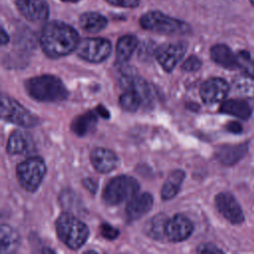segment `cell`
<instances>
[{"instance_id": "1", "label": "cell", "mask_w": 254, "mask_h": 254, "mask_svg": "<svg viewBox=\"0 0 254 254\" xmlns=\"http://www.w3.org/2000/svg\"><path fill=\"white\" fill-rule=\"evenodd\" d=\"M78 44L79 37L76 30L61 21L49 22L40 35L41 48L52 59L67 56L76 50Z\"/></svg>"}, {"instance_id": "2", "label": "cell", "mask_w": 254, "mask_h": 254, "mask_svg": "<svg viewBox=\"0 0 254 254\" xmlns=\"http://www.w3.org/2000/svg\"><path fill=\"white\" fill-rule=\"evenodd\" d=\"M28 94L42 102H59L67 97V89L57 76L43 74L29 78L25 83Z\"/></svg>"}, {"instance_id": "3", "label": "cell", "mask_w": 254, "mask_h": 254, "mask_svg": "<svg viewBox=\"0 0 254 254\" xmlns=\"http://www.w3.org/2000/svg\"><path fill=\"white\" fill-rule=\"evenodd\" d=\"M56 230L60 240L70 249L81 247L88 238V227L76 216L62 213L56 220Z\"/></svg>"}, {"instance_id": "4", "label": "cell", "mask_w": 254, "mask_h": 254, "mask_svg": "<svg viewBox=\"0 0 254 254\" xmlns=\"http://www.w3.org/2000/svg\"><path fill=\"white\" fill-rule=\"evenodd\" d=\"M143 29L164 35H186L190 27L184 21L170 17L159 11H149L140 18Z\"/></svg>"}, {"instance_id": "5", "label": "cell", "mask_w": 254, "mask_h": 254, "mask_svg": "<svg viewBox=\"0 0 254 254\" xmlns=\"http://www.w3.org/2000/svg\"><path fill=\"white\" fill-rule=\"evenodd\" d=\"M138 190L139 184L133 177L121 175L107 183L102 192V198L106 204L116 205L133 197Z\"/></svg>"}, {"instance_id": "6", "label": "cell", "mask_w": 254, "mask_h": 254, "mask_svg": "<svg viewBox=\"0 0 254 254\" xmlns=\"http://www.w3.org/2000/svg\"><path fill=\"white\" fill-rule=\"evenodd\" d=\"M46 164L39 157L29 158L17 166V178L23 189L27 191H35L41 185L45 174Z\"/></svg>"}, {"instance_id": "7", "label": "cell", "mask_w": 254, "mask_h": 254, "mask_svg": "<svg viewBox=\"0 0 254 254\" xmlns=\"http://www.w3.org/2000/svg\"><path fill=\"white\" fill-rule=\"evenodd\" d=\"M1 118L26 128L35 127L39 123L38 118L33 113L17 100L5 94L1 97Z\"/></svg>"}, {"instance_id": "8", "label": "cell", "mask_w": 254, "mask_h": 254, "mask_svg": "<svg viewBox=\"0 0 254 254\" xmlns=\"http://www.w3.org/2000/svg\"><path fill=\"white\" fill-rule=\"evenodd\" d=\"M76 53L80 59L97 64L109 57L111 43L103 38H85L79 41Z\"/></svg>"}, {"instance_id": "9", "label": "cell", "mask_w": 254, "mask_h": 254, "mask_svg": "<svg viewBox=\"0 0 254 254\" xmlns=\"http://www.w3.org/2000/svg\"><path fill=\"white\" fill-rule=\"evenodd\" d=\"M187 52V43H167L156 51V59L163 69L170 72L180 63Z\"/></svg>"}, {"instance_id": "10", "label": "cell", "mask_w": 254, "mask_h": 254, "mask_svg": "<svg viewBox=\"0 0 254 254\" xmlns=\"http://www.w3.org/2000/svg\"><path fill=\"white\" fill-rule=\"evenodd\" d=\"M217 210L233 224H239L244 220L243 211L236 198L229 192H219L214 199Z\"/></svg>"}, {"instance_id": "11", "label": "cell", "mask_w": 254, "mask_h": 254, "mask_svg": "<svg viewBox=\"0 0 254 254\" xmlns=\"http://www.w3.org/2000/svg\"><path fill=\"white\" fill-rule=\"evenodd\" d=\"M193 225L190 220L183 214H175L168 218L166 223V238L172 242L186 240L192 232Z\"/></svg>"}, {"instance_id": "12", "label": "cell", "mask_w": 254, "mask_h": 254, "mask_svg": "<svg viewBox=\"0 0 254 254\" xmlns=\"http://www.w3.org/2000/svg\"><path fill=\"white\" fill-rule=\"evenodd\" d=\"M229 91L228 83L218 77L205 80L199 89V94L202 101L206 104H213L223 100Z\"/></svg>"}, {"instance_id": "13", "label": "cell", "mask_w": 254, "mask_h": 254, "mask_svg": "<svg viewBox=\"0 0 254 254\" xmlns=\"http://www.w3.org/2000/svg\"><path fill=\"white\" fill-rule=\"evenodd\" d=\"M16 6L20 13L32 22L46 20L50 14L49 5L44 0H17Z\"/></svg>"}, {"instance_id": "14", "label": "cell", "mask_w": 254, "mask_h": 254, "mask_svg": "<svg viewBox=\"0 0 254 254\" xmlns=\"http://www.w3.org/2000/svg\"><path fill=\"white\" fill-rule=\"evenodd\" d=\"M90 161L93 168L99 173H109L115 170L120 161L117 155L105 148H95L90 154Z\"/></svg>"}, {"instance_id": "15", "label": "cell", "mask_w": 254, "mask_h": 254, "mask_svg": "<svg viewBox=\"0 0 254 254\" xmlns=\"http://www.w3.org/2000/svg\"><path fill=\"white\" fill-rule=\"evenodd\" d=\"M153 205V196L149 192L135 194L131 197L126 205L125 212L129 221L139 219L146 214Z\"/></svg>"}, {"instance_id": "16", "label": "cell", "mask_w": 254, "mask_h": 254, "mask_svg": "<svg viewBox=\"0 0 254 254\" xmlns=\"http://www.w3.org/2000/svg\"><path fill=\"white\" fill-rule=\"evenodd\" d=\"M210 57L214 63L225 67V68H236L239 66L237 56L223 44H217L211 47Z\"/></svg>"}, {"instance_id": "17", "label": "cell", "mask_w": 254, "mask_h": 254, "mask_svg": "<svg viewBox=\"0 0 254 254\" xmlns=\"http://www.w3.org/2000/svg\"><path fill=\"white\" fill-rule=\"evenodd\" d=\"M32 147V139L30 135L21 130H16L11 133L7 141V153L11 155L25 154Z\"/></svg>"}, {"instance_id": "18", "label": "cell", "mask_w": 254, "mask_h": 254, "mask_svg": "<svg viewBox=\"0 0 254 254\" xmlns=\"http://www.w3.org/2000/svg\"><path fill=\"white\" fill-rule=\"evenodd\" d=\"M247 152L246 144L239 145H224L216 151L217 160L226 166H231L237 163Z\"/></svg>"}, {"instance_id": "19", "label": "cell", "mask_w": 254, "mask_h": 254, "mask_svg": "<svg viewBox=\"0 0 254 254\" xmlns=\"http://www.w3.org/2000/svg\"><path fill=\"white\" fill-rule=\"evenodd\" d=\"M20 246L19 233L7 224L0 226V252L1 254H11L18 250Z\"/></svg>"}, {"instance_id": "20", "label": "cell", "mask_w": 254, "mask_h": 254, "mask_svg": "<svg viewBox=\"0 0 254 254\" xmlns=\"http://www.w3.org/2000/svg\"><path fill=\"white\" fill-rule=\"evenodd\" d=\"M96 114L97 112L95 110V111L85 112L75 117L70 124L71 131L77 136H85L88 133L92 132L97 123Z\"/></svg>"}, {"instance_id": "21", "label": "cell", "mask_w": 254, "mask_h": 254, "mask_svg": "<svg viewBox=\"0 0 254 254\" xmlns=\"http://www.w3.org/2000/svg\"><path fill=\"white\" fill-rule=\"evenodd\" d=\"M220 112L246 120L251 116L252 109L250 105L244 100L229 99L222 102L220 105Z\"/></svg>"}, {"instance_id": "22", "label": "cell", "mask_w": 254, "mask_h": 254, "mask_svg": "<svg viewBox=\"0 0 254 254\" xmlns=\"http://www.w3.org/2000/svg\"><path fill=\"white\" fill-rule=\"evenodd\" d=\"M79 26L87 33H98L107 26V19L97 12H85L79 17Z\"/></svg>"}, {"instance_id": "23", "label": "cell", "mask_w": 254, "mask_h": 254, "mask_svg": "<svg viewBox=\"0 0 254 254\" xmlns=\"http://www.w3.org/2000/svg\"><path fill=\"white\" fill-rule=\"evenodd\" d=\"M184 179H185L184 171L174 170L173 172H171L163 185V188L161 190L162 198L164 200H167L176 196L181 189Z\"/></svg>"}, {"instance_id": "24", "label": "cell", "mask_w": 254, "mask_h": 254, "mask_svg": "<svg viewBox=\"0 0 254 254\" xmlns=\"http://www.w3.org/2000/svg\"><path fill=\"white\" fill-rule=\"evenodd\" d=\"M138 46V40L133 35L122 36L116 45V62L123 64L127 62Z\"/></svg>"}, {"instance_id": "25", "label": "cell", "mask_w": 254, "mask_h": 254, "mask_svg": "<svg viewBox=\"0 0 254 254\" xmlns=\"http://www.w3.org/2000/svg\"><path fill=\"white\" fill-rule=\"evenodd\" d=\"M168 218L169 217L164 213H158L153 216L147 223V234L156 240H163L164 238H166L165 229Z\"/></svg>"}, {"instance_id": "26", "label": "cell", "mask_w": 254, "mask_h": 254, "mask_svg": "<svg viewBox=\"0 0 254 254\" xmlns=\"http://www.w3.org/2000/svg\"><path fill=\"white\" fill-rule=\"evenodd\" d=\"M143 101L142 96L136 90L128 89L122 93L118 99L120 107L128 112H135Z\"/></svg>"}, {"instance_id": "27", "label": "cell", "mask_w": 254, "mask_h": 254, "mask_svg": "<svg viewBox=\"0 0 254 254\" xmlns=\"http://www.w3.org/2000/svg\"><path fill=\"white\" fill-rule=\"evenodd\" d=\"M234 89L246 97H254V78L248 73L239 74L233 78Z\"/></svg>"}, {"instance_id": "28", "label": "cell", "mask_w": 254, "mask_h": 254, "mask_svg": "<svg viewBox=\"0 0 254 254\" xmlns=\"http://www.w3.org/2000/svg\"><path fill=\"white\" fill-rule=\"evenodd\" d=\"M236 56H237L239 66L243 67L245 72L254 78V61L250 59L249 54L242 51V52H239Z\"/></svg>"}, {"instance_id": "29", "label": "cell", "mask_w": 254, "mask_h": 254, "mask_svg": "<svg viewBox=\"0 0 254 254\" xmlns=\"http://www.w3.org/2000/svg\"><path fill=\"white\" fill-rule=\"evenodd\" d=\"M201 66V61L196 56H190L182 64V68L185 71L192 72L199 69Z\"/></svg>"}, {"instance_id": "30", "label": "cell", "mask_w": 254, "mask_h": 254, "mask_svg": "<svg viewBox=\"0 0 254 254\" xmlns=\"http://www.w3.org/2000/svg\"><path fill=\"white\" fill-rule=\"evenodd\" d=\"M61 201H62V204L64 207L68 208V209L70 207V202H71V205H72V210H74L78 207L77 206L78 205V199L72 191H63L62 196H61Z\"/></svg>"}, {"instance_id": "31", "label": "cell", "mask_w": 254, "mask_h": 254, "mask_svg": "<svg viewBox=\"0 0 254 254\" xmlns=\"http://www.w3.org/2000/svg\"><path fill=\"white\" fill-rule=\"evenodd\" d=\"M100 233L101 235L106 238V239H109V240H113L115 238L118 237L119 235V230L116 229L115 227L111 226L110 224L106 223V222H103L100 224Z\"/></svg>"}, {"instance_id": "32", "label": "cell", "mask_w": 254, "mask_h": 254, "mask_svg": "<svg viewBox=\"0 0 254 254\" xmlns=\"http://www.w3.org/2000/svg\"><path fill=\"white\" fill-rule=\"evenodd\" d=\"M107 3L118 6V7H123V8H135L139 6L141 0H105Z\"/></svg>"}, {"instance_id": "33", "label": "cell", "mask_w": 254, "mask_h": 254, "mask_svg": "<svg viewBox=\"0 0 254 254\" xmlns=\"http://www.w3.org/2000/svg\"><path fill=\"white\" fill-rule=\"evenodd\" d=\"M197 252L199 253H221V249L216 247L213 244H203L197 247Z\"/></svg>"}, {"instance_id": "34", "label": "cell", "mask_w": 254, "mask_h": 254, "mask_svg": "<svg viewBox=\"0 0 254 254\" xmlns=\"http://www.w3.org/2000/svg\"><path fill=\"white\" fill-rule=\"evenodd\" d=\"M82 182H83V186H84L89 191H91L92 193H94V192L96 191V190H97V183H96L94 180H92V179H90V178H86V179H84Z\"/></svg>"}, {"instance_id": "35", "label": "cell", "mask_w": 254, "mask_h": 254, "mask_svg": "<svg viewBox=\"0 0 254 254\" xmlns=\"http://www.w3.org/2000/svg\"><path fill=\"white\" fill-rule=\"evenodd\" d=\"M226 128H227V130L228 131H230V132H232V133H240L241 131H242V126L238 123V122H236V121H231V122H229L228 124H227V126H226Z\"/></svg>"}, {"instance_id": "36", "label": "cell", "mask_w": 254, "mask_h": 254, "mask_svg": "<svg viewBox=\"0 0 254 254\" xmlns=\"http://www.w3.org/2000/svg\"><path fill=\"white\" fill-rule=\"evenodd\" d=\"M96 112H97V114H99V115H100L101 117H103V118H109V116H110V114H109V112L107 111V109L104 108V107L101 106V105L97 106Z\"/></svg>"}, {"instance_id": "37", "label": "cell", "mask_w": 254, "mask_h": 254, "mask_svg": "<svg viewBox=\"0 0 254 254\" xmlns=\"http://www.w3.org/2000/svg\"><path fill=\"white\" fill-rule=\"evenodd\" d=\"M0 40H1V45H6V44H8V42H9V36H8V34L6 33V31L2 28L1 29V37H0Z\"/></svg>"}, {"instance_id": "38", "label": "cell", "mask_w": 254, "mask_h": 254, "mask_svg": "<svg viewBox=\"0 0 254 254\" xmlns=\"http://www.w3.org/2000/svg\"><path fill=\"white\" fill-rule=\"evenodd\" d=\"M63 2H66V3H75V2H78L79 0H61Z\"/></svg>"}, {"instance_id": "39", "label": "cell", "mask_w": 254, "mask_h": 254, "mask_svg": "<svg viewBox=\"0 0 254 254\" xmlns=\"http://www.w3.org/2000/svg\"><path fill=\"white\" fill-rule=\"evenodd\" d=\"M250 2H251L252 5H254V0H250Z\"/></svg>"}]
</instances>
